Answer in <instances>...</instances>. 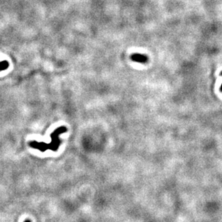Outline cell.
<instances>
[{
	"instance_id": "obj_1",
	"label": "cell",
	"mask_w": 222,
	"mask_h": 222,
	"mask_svg": "<svg viewBox=\"0 0 222 222\" xmlns=\"http://www.w3.org/2000/svg\"><path fill=\"white\" fill-rule=\"evenodd\" d=\"M67 131V128L65 126H61L54 131L53 133L51 134V141L50 144H45L44 142H38V141H33L29 143L30 146L34 149H37L41 152H44L47 149H51V150L56 152L57 149L59 148L60 143L61 141L59 139V136L61 133Z\"/></svg>"
},
{
	"instance_id": "obj_2",
	"label": "cell",
	"mask_w": 222,
	"mask_h": 222,
	"mask_svg": "<svg viewBox=\"0 0 222 222\" xmlns=\"http://www.w3.org/2000/svg\"><path fill=\"white\" fill-rule=\"evenodd\" d=\"M131 59L136 62L146 63L148 61V57L144 55L139 54V53H134L131 56Z\"/></svg>"
},
{
	"instance_id": "obj_3",
	"label": "cell",
	"mask_w": 222,
	"mask_h": 222,
	"mask_svg": "<svg viewBox=\"0 0 222 222\" xmlns=\"http://www.w3.org/2000/svg\"><path fill=\"white\" fill-rule=\"evenodd\" d=\"M9 66V64H8V62L6 61H4L0 63V71H3L5 69H6L7 68H8Z\"/></svg>"
},
{
	"instance_id": "obj_4",
	"label": "cell",
	"mask_w": 222,
	"mask_h": 222,
	"mask_svg": "<svg viewBox=\"0 0 222 222\" xmlns=\"http://www.w3.org/2000/svg\"><path fill=\"white\" fill-rule=\"evenodd\" d=\"M25 222H31L30 220H28V219H27V220L25 221Z\"/></svg>"
}]
</instances>
